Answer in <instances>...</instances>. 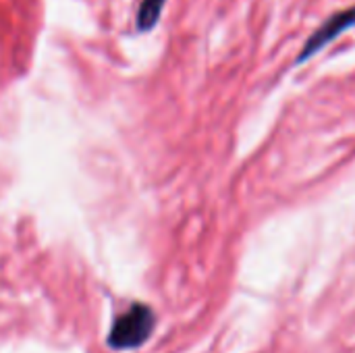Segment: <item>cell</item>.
<instances>
[{
  "label": "cell",
  "mask_w": 355,
  "mask_h": 353,
  "mask_svg": "<svg viewBox=\"0 0 355 353\" xmlns=\"http://www.w3.org/2000/svg\"><path fill=\"white\" fill-rule=\"evenodd\" d=\"M154 325V314L146 306H133L127 314H123L110 333V345L119 350L135 347L146 341Z\"/></svg>",
  "instance_id": "cell-1"
},
{
  "label": "cell",
  "mask_w": 355,
  "mask_h": 353,
  "mask_svg": "<svg viewBox=\"0 0 355 353\" xmlns=\"http://www.w3.org/2000/svg\"><path fill=\"white\" fill-rule=\"evenodd\" d=\"M355 25V6L354 8H347V10H341V12H335L331 19H327L312 35L310 40L306 42V46L302 48L300 56H297V64L306 62L308 58H312L316 52H320L324 46H329L337 35H341L343 31L352 29Z\"/></svg>",
  "instance_id": "cell-2"
},
{
  "label": "cell",
  "mask_w": 355,
  "mask_h": 353,
  "mask_svg": "<svg viewBox=\"0 0 355 353\" xmlns=\"http://www.w3.org/2000/svg\"><path fill=\"white\" fill-rule=\"evenodd\" d=\"M164 2L166 0H141V6H139V12H137V23H139V29H152L160 15H162V8H164Z\"/></svg>",
  "instance_id": "cell-3"
}]
</instances>
